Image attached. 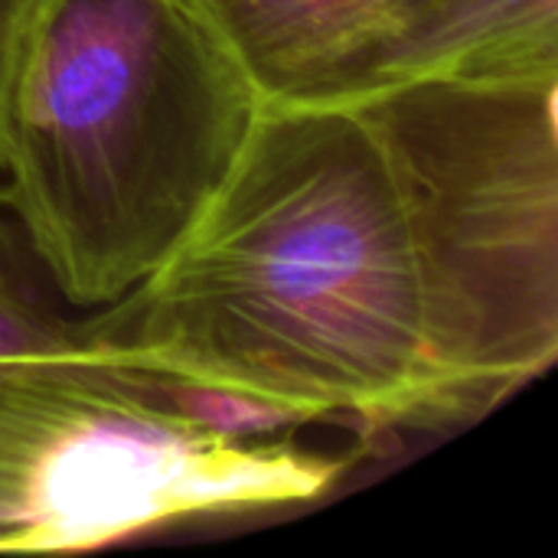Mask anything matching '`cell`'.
Returning <instances> with one entry per match:
<instances>
[{
    "instance_id": "cell-2",
    "label": "cell",
    "mask_w": 558,
    "mask_h": 558,
    "mask_svg": "<svg viewBox=\"0 0 558 558\" xmlns=\"http://www.w3.org/2000/svg\"><path fill=\"white\" fill-rule=\"evenodd\" d=\"M258 98L186 0H26L0 193L69 304L154 275L235 167Z\"/></svg>"
},
{
    "instance_id": "cell-5",
    "label": "cell",
    "mask_w": 558,
    "mask_h": 558,
    "mask_svg": "<svg viewBox=\"0 0 558 558\" xmlns=\"http://www.w3.org/2000/svg\"><path fill=\"white\" fill-rule=\"evenodd\" d=\"M558 82V0H425L389 82Z\"/></svg>"
},
{
    "instance_id": "cell-8",
    "label": "cell",
    "mask_w": 558,
    "mask_h": 558,
    "mask_svg": "<svg viewBox=\"0 0 558 558\" xmlns=\"http://www.w3.org/2000/svg\"><path fill=\"white\" fill-rule=\"evenodd\" d=\"M0 262H3V265H16L13 235H10V226H7V219H3V193H0Z\"/></svg>"
},
{
    "instance_id": "cell-7",
    "label": "cell",
    "mask_w": 558,
    "mask_h": 558,
    "mask_svg": "<svg viewBox=\"0 0 558 558\" xmlns=\"http://www.w3.org/2000/svg\"><path fill=\"white\" fill-rule=\"evenodd\" d=\"M23 10H26V0H0V88L7 78V65L13 56V43H16Z\"/></svg>"
},
{
    "instance_id": "cell-3",
    "label": "cell",
    "mask_w": 558,
    "mask_h": 558,
    "mask_svg": "<svg viewBox=\"0 0 558 558\" xmlns=\"http://www.w3.org/2000/svg\"><path fill=\"white\" fill-rule=\"evenodd\" d=\"M353 458L226 438L147 402L114 363L0 369V553H88L154 530L301 507Z\"/></svg>"
},
{
    "instance_id": "cell-6",
    "label": "cell",
    "mask_w": 558,
    "mask_h": 558,
    "mask_svg": "<svg viewBox=\"0 0 558 558\" xmlns=\"http://www.w3.org/2000/svg\"><path fill=\"white\" fill-rule=\"evenodd\" d=\"M85 356L78 324L56 317L20 281L16 265L0 262V369Z\"/></svg>"
},
{
    "instance_id": "cell-4",
    "label": "cell",
    "mask_w": 558,
    "mask_h": 558,
    "mask_svg": "<svg viewBox=\"0 0 558 558\" xmlns=\"http://www.w3.org/2000/svg\"><path fill=\"white\" fill-rule=\"evenodd\" d=\"M258 105H317L386 85L425 0H186Z\"/></svg>"
},
{
    "instance_id": "cell-1",
    "label": "cell",
    "mask_w": 558,
    "mask_h": 558,
    "mask_svg": "<svg viewBox=\"0 0 558 558\" xmlns=\"http://www.w3.org/2000/svg\"><path fill=\"white\" fill-rule=\"evenodd\" d=\"M558 82L402 78L265 105L173 255L78 320L363 451L458 432L558 356Z\"/></svg>"
}]
</instances>
